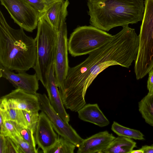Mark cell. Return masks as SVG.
<instances>
[{
	"instance_id": "8992f818",
	"label": "cell",
	"mask_w": 153,
	"mask_h": 153,
	"mask_svg": "<svg viewBox=\"0 0 153 153\" xmlns=\"http://www.w3.org/2000/svg\"><path fill=\"white\" fill-rule=\"evenodd\" d=\"M15 23L32 32L37 27L39 13L25 0H0Z\"/></svg>"
},
{
	"instance_id": "3957f363",
	"label": "cell",
	"mask_w": 153,
	"mask_h": 153,
	"mask_svg": "<svg viewBox=\"0 0 153 153\" xmlns=\"http://www.w3.org/2000/svg\"><path fill=\"white\" fill-rule=\"evenodd\" d=\"M143 0H89L87 5L91 25L105 31L142 20Z\"/></svg>"
},
{
	"instance_id": "5b68a950",
	"label": "cell",
	"mask_w": 153,
	"mask_h": 153,
	"mask_svg": "<svg viewBox=\"0 0 153 153\" xmlns=\"http://www.w3.org/2000/svg\"><path fill=\"white\" fill-rule=\"evenodd\" d=\"M113 36L91 25L79 26L70 35L68 40V51L74 57L89 54L108 42Z\"/></svg>"
},
{
	"instance_id": "7a4b0ae2",
	"label": "cell",
	"mask_w": 153,
	"mask_h": 153,
	"mask_svg": "<svg viewBox=\"0 0 153 153\" xmlns=\"http://www.w3.org/2000/svg\"><path fill=\"white\" fill-rule=\"evenodd\" d=\"M37 58L36 39L21 27L14 29L0 11V65L16 72H26L35 66Z\"/></svg>"
},
{
	"instance_id": "9a60e30c",
	"label": "cell",
	"mask_w": 153,
	"mask_h": 153,
	"mask_svg": "<svg viewBox=\"0 0 153 153\" xmlns=\"http://www.w3.org/2000/svg\"><path fill=\"white\" fill-rule=\"evenodd\" d=\"M81 120L92 123L100 127L109 124V121L100 108L97 104H85L77 111Z\"/></svg>"
},
{
	"instance_id": "d4e9b609",
	"label": "cell",
	"mask_w": 153,
	"mask_h": 153,
	"mask_svg": "<svg viewBox=\"0 0 153 153\" xmlns=\"http://www.w3.org/2000/svg\"><path fill=\"white\" fill-rule=\"evenodd\" d=\"M6 137L5 153H23L18 145L9 137Z\"/></svg>"
},
{
	"instance_id": "7c38bea8",
	"label": "cell",
	"mask_w": 153,
	"mask_h": 153,
	"mask_svg": "<svg viewBox=\"0 0 153 153\" xmlns=\"http://www.w3.org/2000/svg\"><path fill=\"white\" fill-rule=\"evenodd\" d=\"M44 87L47 91L51 105L62 119L65 122L68 123L70 117L65 110L57 85L53 63L51 66Z\"/></svg>"
},
{
	"instance_id": "4316f807",
	"label": "cell",
	"mask_w": 153,
	"mask_h": 153,
	"mask_svg": "<svg viewBox=\"0 0 153 153\" xmlns=\"http://www.w3.org/2000/svg\"><path fill=\"white\" fill-rule=\"evenodd\" d=\"M149 77L147 82V88L149 92L153 93V69H152L148 73Z\"/></svg>"
},
{
	"instance_id": "44dd1931",
	"label": "cell",
	"mask_w": 153,
	"mask_h": 153,
	"mask_svg": "<svg viewBox=\"0 0 153 153\" xmlns=\"http://www.w3.org/2000/svg\"><path fill=\"white\" fill-rule=\"evenodd\" d=\"M10 137L18 145L23 153L38 152V149L35 148L25 140L19 133Z\"/></svg>"
},
{
	"instance_id": "4fadbf2b",
	"label": "cell",
	"mask_w": 153,
	"mask_h": 153,
	"mask_svg": "<svg viewBox=\"0 0 153 153\" xmlns=\"http://www.w3.org/2000/svg\"><path fill=\"white\" fill-rule=\"evenodd\" d=\"M108 131L99 132L84 139L78 147L77 153H102L115 138Z\"/></svg>"
},
{
	"instance_id": "f546056e",
	"label": "cell",
	"mask_w": 153,
	"mask_h": 153,
	"mask_svg": "<svg viewBox=\"0 0 153 153\" xmlns=\"http://www.w3.org/2000/svg\"><path fill=\"white\" fill-rule=\"evenodd\" d=\"M46 6L47 9L51 5L60 0H42Z\"/></svg>"
},
{
	"instance_id": "52a82bcc",
	"label": "cell",
	"mask_w": 153,
	"mask_h": 153,
	"mask_svg": "<svg viewBox=\"0 0 153 153\" xmlns=\"http://www.w3.org/2000/svg\"><path fill=\"white\" fill-rule=\"evenodd\" d=\"M40 110L44 112L50 120L57 133L78 147L83 140L68 123L64 121L51 105L45 94L37 93Z\"/></svg>"
},
{
	"instance_id": "603a6c76",
	"label": "cell",
	"mask_w": 153,
	"mask_h": 153,
	"mask_svg": "<svg viewBox=\"0 0 153 153\" xmlns=\"http://www.w3.org/2000/svg\"><path fill=\"white\" fill-rule=\"evenodd\" d=\"M17 123L10 120L4 121L2 127L0 128V134L5 137H12L19 133L16 128Z\"/></svg>"
},
{
	"instance_id": "f1b7e54d",
	"label": "cell",
	"mask_w": 153,
	"mask_h": 153,
	"mask_svg": "<svg viewBox=\"0 0 153 153\" xmlns=\"http://www.w3.org/2000/svg\"><path fill=\"white\" fill-rule=\"evenodd\" d=\"M141 149L144 151V153H153V145L143 146Z\"/></svg>"
},
{
	"instance_id": "83f0119b",
	"label": "cell",
	"mask_w": 153,
	"mask_h": 153,
	"mask_svg": "<svg viewBox=\"0 0 153 153\" xmlns=\"http://www.w3.org/2000/svg\"><path fill=\"white\" fill-rule=\"evenodd\" d=\"M6 147V137L0 134V153H5Z\"/></svg>"
},
{
	"instance_id": "ba28073f",
	"label": "cell",
	"mask_w": 153,
	"mask_h": 153,
	"mask_svg": "<svg viewBox=\"0 0 153 153\" xmlns=\"http://www.w3.org/2000/svg\"><path fill=\"white\" fill-rule=\"evenodd\" d=\"M57 32V40L54 61L55 75L58 88L62 86L69 68L66 22Z\"/></svg>"
},
{
	"instance_id": "e0dca14e",
	"label": "cell",
	"mask_w": 153,
	"mask_h": 153,
	"mask_svg": "<svg viewBox=\"0 0 153 153\" xmlns=\"http://www.w3.org/2000/svg\"><path fill=\"white\" fill-rule=\"evenodd\" d=\"M138 107L145 122L153 127V93L148 92L139 102Z\"/></svg>"
},
{
	"instance_id": "cb8c5ba5",
	"label": "cell",
	"mask_w": 153,
	"mask_h": 153,
	"mask_svg": "<svg viewBox=\"0 0 153 153\" xmlns=\"http://www.w3.org/2000/svg\"><path fill=\"white\" fill-rule=\"evenodd\" d=\"M23 111L28 123L27 127L35 133L39 118V111Z\"/></svg>"
},
{
	"instance_id": "484cf974",
	"label": "cell",
	"mask_w": 153,
	"mask_h": 153,
	"mask_svg": "<svg viewBox=\"0 0 153 153\" xmlns=\"http://www.w3.org/2000/svg\"><path fill=\"white\" fill-rule=\"evenodd\" d=\"M34 9L38 11L39 14L44 12L47 8L42 0H25Z\"/></svg>"
},
{
	"instance_id": "5bb4252c",
	"label": "cell",
	"mask_w": 153,
	"mask_h": 153,
	"mask_svg": "<svg viewBox=\"0 0 153 153\" xmlns=\"http://www.w3.org/2000/svg\"><path fill=\"white\" fill-rule=\"evenodd\" d=\"M69 4L68 0L57 1L49 6L44 12L39 14V19H43L58 31L66 22Z\"/></svg>"
},
{
	"instance_id": "1f68e13d",
	"label": "cell",
	"mask_w": 153,
	"mask_h": 153,
	"mask_svg": "<svg viewBox=\"0 0 153 153\" xmlns=\"http://www.w3.org/2000/svg\"></svg>"
},
{
	"instance_id": "d6986e66",
	"label": "cell",
	"mask_w": 153,
	"mask_h": 153,
	"mask_svg": "<svg viewBox=\"0 0 153 153\" xmlns=\"http://www.w3.org/2000/svg\"><path fill=\"white\" fill-rule=\"evenodd\" d=\"M0 115L4 121L10 120L26 127L28 123L23 110L16 109L0 110Z\"/></svg>"
},
{
	"instance_id": "9c48e42d",
	"label": "cell",
	"mask_w": 153,
	"mask_h": 153,
	"mask_svg": "<svg viewBox=\"0 0 153 153\" xmlns=\"http://www.w3.org/2000/svg\"><path fill=\"white\" fill-rule=\"evenodd\" d=\"M16 109L27 111H39V102L36 95L18 88L2 96L0 99V110Z\"/></svg>"
},
{
	"instance_id": "7402d4cb",
	"label": "cell",
	"mask_w": 153,
	"mask_h": 153,
	"mask_svg": "<svg viewBox=\"0 0 153 153\" xmlns=\"http://www.w3.org/2000/svg\"><path fill=\"white\" fill-rule=\"evenodd\" d=\"M16 128L19 132L23 139L33 147L36 148L34 132L28 127L17 123Z\"/></svg>"
},
{
	"instance_id": "8fae6325",
	"label": "cell",
	"mask_w": 153,
	"mask_h": 153,
	"mask_svg": "<svg viewBox=\"0 0 153 153\" xmlns=\"http://www.w3.org/2000/svg\"><path fill=\"white\" fill-rule=\"evenodd\" d=\"M0 77L8 80L16 88L36 95L39 88V80L36 73L31 75L22 72L16 74L0 65Z\"/></svg>"
},
{
	"instance_id": "30bf717a",
	"label": "cell",
	"mask_w": 153,
	"mask_h": 153,
	"mask_svg": "<svg viewBox=\"0 0 153 153\" xmlns=\"http://www.w3.org/2000/svg\"><path fill=\"white\" fill-rule=\"evenodd\" d=\"M56 133L47 116L41 111L39 114L34 133L35 140L38 149L40 148L43 152L47 153L59 137V135Z\"/></svg>"
},
{
	"instance_id": "ac0fdd59",
	"label": "cell",
	"mask_w": 153,
	"mask_h": 153,
	"mask_svg": "<svg viewBox=\"0 0 153 153\" xmlns=\"http://www.w3.org/2000/svg\"><path fill=\"white\" fill-rule=\"evenodd\" d=\"M112 130L119 136L135 140H144V135L140 131L127 128L114 121L111 127Z\"/></svg>"
},
{
	"instance_id": "2e32d148",
	"label": "cell",
	"mask_w": 153,
	"mask_h": 153,
	"mask_svg": "<svg viewBox=\"0 0 153 153\" xmlns=\"http://www.w3.org/2000/svg\"><path fill=\"white\" fill-rule=\"evenodd\" d=\"M136 143L131 139L123 137H115L102 153H131Z\"/></svg>"
},
{
	"instance_id": "4dcf8cb0",
	"label": "cell",
	"mask_w": 153,
	"mask_h": 153,
	"mask_svg": "<svg viewBox=\"0 0 153 153\" xmlns=\"http://www.w3.org/2000/svg\"><path fill=\"white\" fill-rule=\"evenodd\" d=\"M131 153H144V151L141 148L137 150H133Z\"/></svg>"
},
{
	"instance_id": "6da1fadb",
	"label": "cell",
	"mask_w": 153,
	"mask_h": 153,
	"mask_svg": "<svg viewBox=\"0 0 153 153\" xmlns=\"http://www.w3.org/2000/svg\"><path fill=\"white\" fill-rule=\"evenodd\" d=\"M108 42L93 51L83 62L69 67L62 87L59 88L65 108L77 112L86 104L87 89L101 72L110 66L128 68L136 60L139 38L134 29L128 25Z\"/></svg>"
},
{
	"instance_id": "ffe728a7",
	"label": "cell",
	"mask_w": 153,
	"mask_h": 153,
	"mask_svg": "<svg viewBox=\"0 0 153 153\" xmlns=\"http://www.w3.org/2000/svg\"><path fill=\"white\" fill-rule=\"evenodd\" d=\"M76 147L74 144L59 136L56 143L47 153H74Z\"/></svg>"
},
{
	"instance_id": "277c9868",
	"label": "cell",
	"mask_w": 153,
	"mask_h": 153,
	"mask_svg": "<svg viewBox=\"0 0 153 153\" xmlns=\"http://www.w3.org/2000/svg\"><path fill=\"white\" fill-rule=\"evenodd\" d=\"M36 39L37 58L33 68L44 86L47 76L53 63L57 40V32L45 19L39 18Z\"/></svg>"
}]
</instances>
